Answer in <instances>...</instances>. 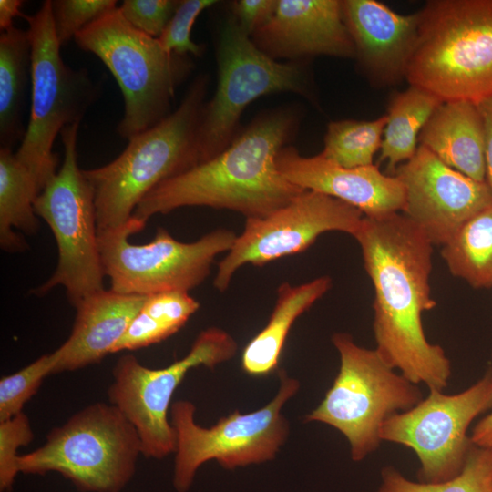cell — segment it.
I'll list each match as a JSON object with an SVG mask.
<instances>
[{
	"label": "cell",
	"mask_w": 492,
	"mask_h": 492,
	"mask_svg": "<svg viewBox=\"0 0 492 492\" xmlns=\"http://www.w3.org/2000/svg\"><path fill=\"white\" fill-rule=\"evenodd\" d=\"M277 0H240L233 4V17L250 36L272 16Z\"/></svg>",
	"instance_id": "35"
},
{
	"label": "cell",
	"mask_w": 492,
	"mask_h": 492,
	"mask_svg": "<svg viewBox=\"0 0 492 492\" xmlns=\"http://www.w3.org/2000/svg\"><path fill=\"white\" fill-rule=\"evenodd\" d=\"M376 492H492V447L473 445L461 472L441 482L414 481L392 466H384Z\"/></svg>",
	"instance_id": "29"
},
{
	"label": "cell",
	"mask_w": 492,
	"mask_h": 492,
	"mask_svg": "<svg viewBox=\"0 0 492 492\" xmlns=\"http://www.w3.org/2000/svg\"><path fill=\"white\" fill-rule=\"evenodd\" d=\"M332 343L339 353V372L320 405L304 417L341 432L351 457L364 460L381 445L384 423L423 398L418 384L398 374L375 349L356 344L351 334L335 333Z\"/></svg>",
	"instance_id": "7"
},
{
	"label": "cell",
	"mask_w": 492,
	"mask_h": 492,
	"mask_svg": "<svg viewBox=\"0 0 492 492\" xmlns=\"http://www.w3.org/2000/svg\"><path fill=\"white\" fill-rule=\"evenodd\" d=\"M54 353L38 357L19 371L0 380V421L22 413L26 402L40 388L45 377L53 374Z\"/></svg>",
	"instance_id": "30"
},
{
	"label": "cell",
	"mask_w": 492,
	"mask_h": 492,
	"mask_svg": "<svg viewBox=\"0 0 492 492\" xmlns=\"http://www.w3.org/2000/svg\"><path fill=\"white\" fill-rule=\"evenodd\" d=\"M74 40L103 62L122 92L120 137L128 140L170 114L175 88L191 67L187 56L166 52L158 38L132 26L118 7L87 26Z\"/></svg>",
	"instance_id": "5"
},
{
	"label": "cell",
	"mask_w": 492,
	"mask_h": 492,
	"mask_svg": "<svg viewBox=\"0 0 492 492\" xmlns=\"http://www.w3.org/2000/svg\"><path fill=\"white\" fill-rule=\"evenodd\" d=\"M393 175L402 183L401 213L431 241L443 246L469 219L492 206L487 181L475 180L452 169L418 144L415 155Z\"/></svg>",
	"instance_id": "16"
},
{
	"label": "cell",
	"mask_w": 492,
	"mask_h": 492,
	"mask_svg": "<svg viewBox=\"0 0 492 492\" xmlns=\"http://www.w3.org/2000/svg\"><path fill=\"white\" fill-rule=\"evenodd\" d=\"M387 117L373 120L343 119L328 124L324 148L325 159L345 168L373 165L380 150Z\"/></svg>",
	"instance_id": "28"
},
{
	"label": "cell",
	"mask_w": 492,
	"mask_h": 492,
	"mask_svg": "<svg viewBox=\"0 0 492 492\" xmlns=\"http://www.w3.org/2000/svg\"><path fill=\"white\" fill-rule=\"evenodd\" d=\"M115 0H55L52 17L60 46L104 14L117 8Z\"/></svg>",
	"instance_id": "31"
},
{
	"label": "cell",
	"mask_w": 492,
	"mask_h": 492,
	"mask_svg": "<svg viewBox=\"0 0 492 492\" xmlns=\"http://www.w3.org/2000/svg\"><path fill=\"white\" fill-rule=\"evenodd\" d=\"M331 286L332 280L326 275L295 286L282 283L267 324L242 351V370L251 376H265L275 371L292 324Z\"/></svg>",
	"instance_id": "22"
},
{
	"label": "cell",
	"mask_w": 492,
	"mask_h": 492,
	"mask_svg": "<svg viewBox=\"0 0 492 492\" xmlns=\"http://www.w3.org/2000/svg\"><path fill=\"white\" fill-rule=\"evenodd\" d=\"M199 307L200 302L188 292L148 295L113 353L138 350L167 339L183 327Z\"/></svg>",
	"instance_id": "26"
},
{
	"label": "cell",
	"mask_w": 492,
	"mask_h": 492,
	"mask_svg": "<svg viewBox=\"0 0 492 492\" xmlns=\"http://www.w3.org/2000/svg\"><path fill=\"white\" fill-rule=\"evenodd\" d=\"M295 125L290 110L261 116L219 154L157 185L132 216L146 224L156 214L188 206L231 210L246 219L272 213L304 190L276 166Z\"/></svg>",
	"instance_id": "2"
},
{
	"label": "cell",
	"mask_w": 492,
	"mask_h": 492,
	"mask_svg": "<svg viewBox=\"0 0 492 492\" xmlns=\"http://www.w3.org/2000/svg\"><path fill=\"white\" fill-rule=\"evenodd\" d=\"M488 409L492 410V367L460 393L429 391L416 405L385 420L381 438L415 453L419 481H446L463 469L474 445L467 430Z\"/></svg>",
	"instance_id": "14"
},
{
	"label": "cell",
	"mask_w": 492,
	"mask_h": 492,
	"mask_svg": "<svg viewBox=\"0 0 492 492\" xmlns=\"http://www.w3.org/2000/svg\"><path fill=\"white\" fill-rule=\"evenodd\" d=\"M139 455L134 425L116 405L97 402L19 456L18 468L26 475L58 473L82 492H120L134 477Z\"/></svg>",
	"instance_id": "6"
},
{
	"label": "cell",
	"mask_w": 492,
	"mask_h": 492,
	"mask_svg": "<svg viewBox=\"0 0 492 492\" xmlns=\"http://www.w3.org/2000/svg\"><path fill=\"white\" fill-rule=\"evenodd\" d=\"M146 298L103 289L80 300L74 306L76 318L69 337L53 352V374L78 370L113 354Z\"/></svg>",
	"instance_id": "20"
},
{
	"label": "cell",
	"mask_w": 492,
	"mask_h": 492,
	"mask_svg": "<svg viewBox=\"0 0 492 492\" xmlns=\"http://www.w3.org/2000/svg\"><path fill=\"white\" fill-rule=\"evenodd\" d=\"M179 4L178 0H125L118 9L132 26L159 38Z\"/></svg>",
	"instance_id": "34"
},
{
	"label": "cell",
	"mask_w": 492,
	"mask_h": 492,
	"mask_svg": "<svg viewBox=\"0 0 492 492\" xmlns=\"http://www.w3.org/2000/svg\"><path fill=\"white\" fill-rule=\"evenodd\" d=\"M251 40L273 59L355 56L339 0H277L274 14Z\"/></svg>",
	"instance_id": "18"
},
{
	"label": "cell",
	"mask_w": 492,
	"mask_h": 492,
	"mask_svg": "<svg viewBox=\"0 0 492 492\" xmlns=\"http://www.w3.org/2000/svg\"><path fill=\"white\" fill-rule=\"evenodd\" d=\"M364 217L359 210L340 200L304 190L272 213L246 219L243 231L218 264L214 287L224 292L242 265L262 266L301 253L324 232L342 231L354 237Z\"/></svg>",
	"instance_id": "15"
},
{
	"label": "cell",
	"mask_w": 492,
	"mask_h": 492,
	"mask_svg": "<svg viewBox=\"0 0 492 492\" xmlns=\"http://www.w3.org/2000/svg\"><path fill=\"white\" fill-rule=\"evenodd\" d=\"M237 349L231 334L210 327L199 333L184 357L165 368L146 367L132 354L118 359L108 396L136 428L141 455L162 459L175 453L176 434L168 417L175 390L191 368L213 369L231 359Z\"/></svg>",
	"instance_id": "13"
},
{
	"label": "cell",
	"mask_w": 492,
	"mask_h": 492,
	"mask_svg": "<svg viewBox=\"0 0 492 492\" xmlns=\"http://www.w3.org/2000/svg\"><path fill=\"white\" fill-rule=\"evenodd\" d=\"M405 80L443 102L492 96V0H430L417 11Z\"/></svg>",
	"instance_id": "3"
},
{
	"label": "cell",
	"mask_w": 492,
	"mask_h": 492,
	"mask_svg": "<svg viewBox=\"0 0 492 492\" xmlns=\"http://www.w3.org/2000/svg\"><path fill=\"white\" fill-rule=\"evenodd\" d=\"M38 195L26 168L12 149H0V245L7 252L26 251L27 243L14 231L34 234L38 230L34 202Z\"/></svg>",
	"instance_id": "24"
},
{
	"label": "cell",
	"mask_w": 492,
	"mask_h": 492,
	"mask_svg": "<svg viewBox=\"0 0 492 492\" xmlns=\"http://www.w3.org/2000/svg\"><path fill=\"white\" fill-rule=\"evenodd\" d=\"M215 0H183L174 15L158 38L161 47L169 54L187 56L202 55L203 46L190 37L191 28L198 15L206 8L214 5Z\"/></svg>",
	"instance_id": "32"
},
{
	"label": "cell",
	"mask_w": 492,
	"mask_h": 492,
	"mask_svg": "<svg viewBox=\"0 0 492 492\" xmlns=\"http://www.w3.org/2000/svg\"><path fill=\"white\" fill-rule=\"evenodd\" d=\"M218 85L204 104L195 137L198 165L233 139L245 108L261 96L293 92L309 96L310 82L296 62L280 63L262 52L232 16L223 25L217 46Z\"/></svg>",
	"instance_id": "12"
},
{
	"label": "cell",
	"mask_w": 492,
	"mask_h": 492,
	"mask_svg": "<svg viewBox=\"0 0 492 492\" xmlns=\"http://www.w3.org/2000/svg\"><path fill=\"white\" fill-rule=\"evenodd\" d=\"M470 437L475 446L492 447V410L475 425Z\"/></svg>",
	"instance_id": "37"
},
{
	"label": "cell",
	"mask_w": 492,
	"mask_h": 492,
	"mask_svg": "<svg viewBox=\"0 0 492 492\" xmlns=\"http://www.w3.org/2000/svg\"><path fill=\"white\" fill-rule=\"evenodd\" d=\"M24 18L31 39V107L15 156L29 171L39 194L57 172L58 157L53 152L56 136L66 126L81 122L97 88L85 69L76 70L64 63L51 0Z\"/></svg>",
	"instance_id": "8"
},
{
	"label": "cell",
	"mask_w": 492,
	"mask_h": 492,
	"mask_svg": "<svg viewBox=\"0 0 492 492\" xmlns=\"http://www.w3.org/2000/svg\"><path fill=\"white\" fill-rule=\"evenodd\" d=\"M79 124L67 125L62 129V167L34 202L36 215L46 222L54 234L58 262L53 275L33 292L44 295L56 286H63L73 306L87 295L103 290L105 276L94 190L77 163Z\"/></svg>",
	"instance_id": "10"
},
{
	"label": "cell",
	"mask_w": 492,
	"mask_h": 492,
	"mask_svg": "<svg viewBox=\"0 0 492 492\" xmlns=\"http://www.w3.org/2000/svg\"><path fill=\"white\" fill-rule=\"evenodd\" d=\"M418 142L452 169L486 181L484 124L477 103L442 102L422 128Z\"/></svg>",
	"instance_id": "21"
},
{
	"label": "cell",
	"mask_w": 492,
	"mask_h": 492,
	"mask_svg": "<svg viewBox=\"0 0 492 492\" xmlns=\"http://www.w3.org/2000/svg\"><path fill=\"white\" fill-rule=\"evenodd\" d=\"M34 439L29 419L25 413L0 421V491L11 492L18 468L17 450Z\"/></svg>",
	"instance_id": "33"
},
{
	"label": "cell",
	"mask_w": 492,
	"mask_h": 492,
	"mask_svg": "<svg viewBox=\"0 0 492 492\" xmlns=\"http://www.w3.org/2000/svg\"><path fill=\"white\" fill-rule=\"evenodd\" d=\"M485 132L486 181L492 192V96L477 103Z\"/></svg>",
	"instance_id": "36"
},
{
	"label": "cell",
	"mask_w": 492,
	"mask_h": 492,
	"mask_svg": "<svg viewBox=\"0 0 492 492\" xmlns=\"http://www.w3.org/2000/svg\"><path fill=\"white\" fill-rule=\"evenodd\" d=\"M145 225L132 216L122 226L98 232L104 273L114 292L146 296L189 292L205 281L215 258L228 252L237 237L231 230L217 229L195 241L182 242L159 228L150 242L131 243L130 235Z\"/></svg>",
	"instance_id": "11"
},
{
	"label": "cell",
	"mask_w": 492,
	"mask_h": 492,
	"mask_svg": "<svg viewBox=\"0 0 492 492\" xmlns=\"http://www.w3.org/2000/svg\"><path fill=\"white\" fill-rule=\"evenodd\" d=\"M206 88L207 77L199 76L175 111L128 139L111 162L83 170L94 190L98 232L128 222L157 185L198 165L194 142Z\"/></svg>",
	"instance_id": "4"
},
{
	"label": "cell",
	"mask_w": 492,
	"mask_h": 492,
	"mask_svg": "<svg viewBox=\"0 0 492 492\" xmlns=\"http://www.w3.org/2000/svg\"><path fill=\"white\" fill-rule=\"evenodd\" d=\"M342 9L354 57L370 82L390 87L405 79L417 36V12L401 15L375 0H343Z\"/></svg>",
	"instance_id": "19"
},
{
	"label": "cell",
	"mask_w": 492,
	"mask_h": 492,
	"mask_svg": "<svg viewBox=\"0 0 492 492\" xmlns=\"http://www.w3.org/2000/svg\"><path fill=\"white\" fill-rule=\"evenodd\" d=\"M23 1L20 0H0V29L6 31L14 26L13 20L17 16H25L21 13Z\"/></svg>",
	"instance_id": "38"
},
{
	"label": "cell",
	"mask_w": 492,
	"mask_h": 492,
	"mask_svg": "<svg viewBox=\"0 0 492 492\" xmlns=\"http://www.w3.org/2000/svg\"><path fill=\"white\" fill-rule=\"evenodd\" d=\"M280 173L293 185L340 200L359 210L364 217L379 218L401 212L404 187L395 176L378 166L345 168L321 154L304 157L284 147L276 158Z\"/></svg>",
	"instance_id": "17"
},
{
	"label": "cell",
	"mask_w": 492,
	"mask_h": 492,
	"mask_svg": "<svg viewBox=\"0 0 492 492\" xmlns=\"http://www.w3.org/2000/svg\"><path fill=\"white\" fill-rule=\"evenodd\" d=\"M278 374L279 390L269 404L246 414L235 410L211 427L195 422L196 407L190 401L171 404L170 424L176 434L172 483L177 492H187L200 466L208 461L234 469L276 456L289 434L282 409L300 388L299 381L283 369Z\"/></svg>",
	"instance_id": "9"
},
{
	"label": "cell",
	"mask_w": 492,
	"mask_h": 492,
	"mask_svg": "<svg viewBox=\"0 0 492 492\" xmlns=\"http://www.w3.org/2000/svg\"><path fill=\"white\" fill-rule=\"evenodd\" d=\"M31 68L28 30L15 26L0 35V144L12 149L22 141L25 89Z\"/></svg>",
	"instance_id": "23"
},
{
	"label": "cell",
	"mask_w": 492,
	"mask_h": 492,
	"mask_svg": "<svg viewBox=\"0 0 492 492\" xmlns=\"http://www.w3.org/2000/svg\"><path fill=\"white\" fill-rule=\"evenodd\" d=\"M354 238L374 291L375 350L412 383L443 391L451 362L440 345L426 339L422 321L436 305L430 287L434 245L401 212L364 217Z\"/></svg>",
	"instance_id": "1"
},
{
	"label": "cell",
	"mask_w": 492,
	"mask_h": 492,
	"mask_svg": "<svg viewBox=\"0 0 492 492\" xmlns=\"http://www.w3.org/2000/svg\"><path fill=\"white\" fill-rule=\"evenodd\" d=\"M442 102L414 86L392 95L380 148V160L386 162L389 175L415 155L422 128Z\"/></svg>",
	"instance_id": "25"
},
{
	"label": "cell",
	"mask_w": 492,
	"mask_h": 492,
	"mask_svg": "<svg viewBox=\"0 0 492 492\" xmlns=\"http://www.w3.org/2000/svg\"><path fill=\"white\" fill-rule=\"evenodd\" d=\"M441 256L453 276L475 289L492 288V206L465 222Z\"/></svg>",
	"instance_id": "27"
}]
</instances>
